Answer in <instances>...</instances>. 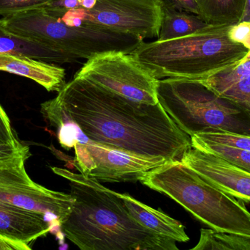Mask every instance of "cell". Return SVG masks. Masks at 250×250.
I'll return each mask as SVG.
<instances>
[{
	"label": "cell",
	"instance_id": "obj_1",
	"mask_svg": "<svg viewBox=\"0 0 250 250\" xmlns=\"http://www.w3.org/2000/svg\"><path fill=\"white\" fill-rule=\"evenodd\" d=\"M47 101L89 139L126 152L172 161L192 146L160 102H138L75 77Z\"/></svg>",
	"mask_w": 250,
	"mask_h": 250
},
{
	"label": "cell",
	"instance_id": "obj_2",
	"mask_svg": "<svg viewBox=\"0 0 250 250\" xmlns=\"http://www.w3.org/2000/svg\"><path fill=\"white\" fill-rule=\"evenodd\" d=\"M68 181L74 198L71 212L62 223L65 237L82 250H179L135 221L119 193L93 178L52 167Z\"/></svg>",
	"mask_w": 250,
	"mask_h": 250
},
{
	"label": "cell",
	"instance_id": "obj_3",
	"mask_svg": "<svg viewBox=\"0 0 250 250\" xmlns=\"http://www.w3.org/2000/svg\"><path fill=\"white\" fill-rule=\"evenodd\" d=\"M231 25H207L170 41H143L130 54L157 79L201 80L240 61L248 50L229 39Z\"/></svg>",
	"mask_w": 250,
	"mask_h": 250
},
{
	"label": "cell",
	"instance_id": "obj_4",
	"mask_svg": "<svg viewBox=\"0 0 250 250\" xmlns=\"http://www.w3.org/2000/svg\"><path fill=\"white\" fill-rule=\"evenodd\" d=\"M138 181L167 195L210 228L250 239V212L244 201L208 183L180 160L166 161Z\"/></svg>",
	"mask_w": 250,
	"mask_h": 250
},
{
	"label": "cell",
	"instance_id": "obj_5",
	"mask_svg": "<svg viewBox=\"0 0 250 250\" xmlns=\"http://www.w3.org/2000/svg\"><path fill=\"white\" fill-rule=\"evenodd\" d=\"M157 92L162 107L189 136L215 132L250 136V113L198 81L160 79Z\"/></svg>",
	"mask_w": 250,
	"mask_h": 250
},
{
	"label": "cell",
	"instance_id": "obj_6",
	"mask_svg": "<svg viewBox=\"0 0 250 250\" xmlns=\"http://www.w3.org/2000/svg\"><path fill=\"white\" fill-rule=\"evenodd\" d=\"M0 23L20 36L39 41L76 59H86L110 51L130 53L144 40L131 34L88 26H70L43 9L1 17Z\"/></svg>",
	"mask_w": 250,
	"mask_h": 250
},
{
	"label": "cell",
	"instance_id": "obj_7",
	"mask_svg": "<svg viewBox=\"0 0 250 250\" xmlns=\"http://www.w3.org/2000/svg\"><path fill=\"white\" fill-rule=\"evenodd\" d=\"M70 26L131 34L141 39L158 37L160 0H54L42 8Z\"/></svg>",
	"mask_w": 250,
	"mask_h": 250
},
{
	"label": "cell",
	"instance_id": "obj_8",
	"mask_svg": "<svg viewBox=\"0 0 250 250\" xmlns=\"http://www.w3.org/2000/svg\"><path fill=\"white\" fill-rule=\"evenodd\" d=\"M74 77L89 81L138 102L159 103V79L126 51H110L96 54L87 60Z\"/></svg>",
	"mask_w": 250,
	"mask_h": 250
},
{
	"label": "cell",
	"instance_id": "obj_9",
	"mask_svg": "<svg viewBox=\"0 0 250 250\" xmlns=\"http://www.w3.org/2000/svg\"><path fill=\"white\" fill-rule=\"evenodd\" d=\"M73 148L78 170L100 182L138 181L147 172L168 161L163 157H144L91 140L79 127Z\"/></svg>",
	"mask_w": 250,
	"mask_h": 250
},
{
	"label": "cell",
	"instance_id": "obj_10",
	"mask_svg": "<svg viewBox=\"0 0 250 250\" xmlns=\"http://www.w3.org/2000/svg\"><path fill=\"white\" fill-rule=\"evenodd\" d=\"M0 201L26 210L42 213L57 226L71 212L74 198L35 183L25 170V163L0 170Z\"/></svg>",
	"mask_w": 250,
	"mask_h": 250
},
{
	"label": "cell",
	"instance_id": "obj_11",
	"mask_svg": "<svg viewBox=\"0 0 250 250\" xmlns=\"http://www.w3.org/2000/svg\"><path fill=\"white\" fill-rule=\"evenodd\" d=\"M181 162L230 196L250 203V173L223 159L191 146Z\"/></svg>",
	"mask_w": 250,
	"mask_h": 250
},
{
	"label": "cell",
	"instance_id": "obj_12",
	"mask_svg": "<svg viewBox=\"0 0 250 250\" xmlns=\"http://www.w3.org/2000/svg\"><path fill=\"white\" fill-rule=\"evenodd\" d=\"M49 219L42 213L0 201V236L31 245L51 232Z\"/></svg>",
	"mask_w": 250,
	"mask_h": 250
},
{
	"label": "cell",
	"instance_id": "obj_13",
	"mask_svg": "<svg viewBox=\"0 0 250 250\" xmlns=\"http://www.w3.org/2000/svg\"><path fill=\"white\" fill-rule=\"evenodd\" d=\"M0 71L32 79L48 92H60L65 82V69L26 56L0 54Z\"/></svg>",
	"mask_w": 250,
	"mask_h": 250
},
{
	"label": "cell",
	"instance_id": "obj_14",
	"mask_svg": "<svg viewBox=\"0 0 250 250\" xmlns=\"http://www.w3.org/2000/svg\"><path fill=\"white\" fill-rule=\"evenodd\" d=\"M131 217L141 226L161 237L175 241L187 242L189 236L185 227L178 220L169 217L162 210L154 209L128 194L119 193Z\"/></svg>",
	"mask_w": 250,
	"mask_h": 250
},
{
	"label": "cell",
	"instance_id": "obj_15",
	"mask_svg": "<svg viewBox=\"0 0 250 250\" xmlns=\"http://www.w3.org/2000/svg\"><path fill=\"white\" fill-rule=\"evenodd\" d=\"M0 54L26 56L56 64L74 63L76 57L39 41L13 33L0 23Z\"/></svg>",
	"mask_w": 250,
	"mask_h": 250
},
{
	"label": "cell",
	"instance_id": "obj_16",
	"mask_svg": "<svg viewBox=\"0 0 250 250\" xmlns=\"http://www.w3.org/2000/svg\"><path fill=\"white\" fill-rule=\"evenodd\" d=\"M162 7L163 14L157 41H170L187 36L208 25L198 15L163 4Z\"/></svg>",
	"mask_w": 250,
	"mask_h": 250
},
{
	"label": "cell",
	"instance_id": "obj_17",
	"mask_svg": "<svg viewBox=\"0 0 250 250\" xmlns=\"http://www.w3.org/2000/svg\"><path fill=\"white\" fill-rule=\"evenodd\" d=\"M248 0H198L200 17L208 24L234 25L242 21Z\"/></svg>",
	"mask_w": 250,
	"mask_h": 250
},
{
	"label": "cell",
	"instance_id": "obj_18",
	"mask_svg": "<svg viewBox=\"0 0 250 250\" xmlns=\"http://www.w3.org/2000/svg\"><path fill=\"white\" fill-rule=\"evenodd\" d=\"M192 250H250V239L234 233L202 228Z\"/></svg>",
	"mask_w": 250,
	"mask_h": 250
},
{
	"label": "cell",
	"instance_id": "obj_19",
	"mask_svg": "<svg viewBox=\"0 0 250 250\" xmlns=\"http://www.w3.org/2000/svg\"><path fill=\"white\" fill-rule=\"evenodd\" d=\"M250 75V51L236 64L222 69L208 77L196 80L218 94Z\"/></svg>",
	"mask_w": 250,
	"mask_h": 250
},
{
	"label": "cell",
	"instance_id": "obj_20",
	"mask_svg": "<svg viewBox=\"0 0 250 250\" xmlns=\"http://www.w3.org/2000/svg\"><path fill=\"white\" fill-rule=\"evenodd\" d=\"M190 139L193 148L217 156L250 173V151L205 142L194 137Z\"/></svg>",
	"mask_w": 250,
	"mask_h": 250
},
{
	"label": "cell",
	"instance_id": "obj_21",
	"mask_svg": "<svg viewBox=\"0 0 250 250\" xmlns=\"http://www.w3.org/2000/svg\"><path fill=\"white\" fill-rule=\"evenodd\" d=\"M30 156L29 147L20 141L14 143L0 142V170L24 164Z\"/></svg>",
	"mask_w": 250,
	"mask_h": 250
},
{
	"label": "cell",
	"instance_id": "obj_22",
	"mask_svg": "<svg viewBox=\"0 0 250 250\" xmlns=\"http://www.w3.org/2000/svg\"><path fill=\"white\" fill-rule=\"evenodd\" d=\"M194 137L205 142H212L226 145L237 149L250 151V136L230 132H215V133L197 134Z\"/></svg>",
	"mask_w": 250,
	"mask_h": 250
},
{
	"label": "cell",
	"instance_id": "obj_23",
	"mask_svg": "<svg viewBox=\"0 0 250 250\" xmlns=\"http://www.w3.org/2000/svg\"><path fill=\"white\" fill-rule=\"evenodd\" d=\"M217 95L234 101L250 114V75Z\"/></svg>",
	"mask_w": 250,
	"mask_h": 250
},
{
	"label": "cell",
	"instance_id": "obj_24",
	"mask_svg": "<svg viewBox=\"0 0 250 250\" xmlns=\"http://www.w3.org/2000/svg\"><path fill=\"white\" fill-rule=\"evenodd\" d=\"M54 0H0V16H12L22 12L42 8Z\"/></svg>",
	"mask_w": 250,
	"mask_h": 250
},
{
	"label": "cell",
	"instance_id": "obj_25",
	"mask_svg": "<svg viewBox=\"0 0 250 250\" xmlns=\"http://www.w3.org/2000/svg\"><path fill=\"white\" fill-rule=\"evenodd\" d=\"M228 36L232 42L242 45L250 51V20H243L231 25Z\"/></svg>",
	"mask_w": 250,
	"mask_h": 250
},
{
	"label": "cell",
	"instance_id": "obj_26",
	"mask_svg": "<svg viewBox=\"0 0 250 250\" xmlns=\"http://www.w3.org/2000/svg\"><path fill=\"white\" fill-rule=\"evenodd\" d=\"M7 113L0 104V142L14 143L19 142Z\"/></svg>",
	"mask_w": 250,
	"mask_h": 250
},
{
	"label": "cell",
	"instance_id": "obj_27",
	"mask_svg": "<svg viewBox=\"0 0 250 250\" xmlns=\"http://www.w3.org/2000/svg\"><path fill=\"white\" fill-rule=\"evenodd\" d=\"M162 4L200 16L198 0H160Z\"/></svg>",
	"mask_w": 250,
	"mask_h": 250
},
{
	"label": "cell",
	"instance_id": "obj_28",
	"mask_svg": "<svg viewBox=\"0 0 250 250\" xmlns=\"http://www.w3.org/2000/svg\"><path fill=\"white\" fill-rule=\"evenodd\" d=\"M30 245L6 236H0V250H30Z\"/></svg>",
	"mask_w": 250,
	"mask_h": 250
},
{
	"label": "cell",
	"instance_id": "obj_29",
	"mask_svg": "<svg viewBox=\"0 0 250 250\" xmlns=\"http://www.w3.org/2000/svg\"><path fill=\"white\" fill-rule=\"evenodd\" d=\"M243 20H250V0H248V1H247L245 14H244L243 18L242 19V21Z\"/></svg>",
	"mask_w": 250,
	"mask_h": 250
}]
</instances>
